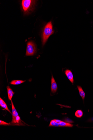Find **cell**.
<instances>
[{
  "label": "cell",
  "mask_w": 93,
  "mask_h": 140,
  "mask_svg": "<svg viewBox=\"0 0 93 140\" xmlns=\"http://www.w3.org/2000/svg\"><path fill=\"white\" fill-rule=\"evenodd\" d=\"M36 1L33 0H23L22 5L24 14L28 15L32 12L35 9Z\"/></svg>",
  "instance_id": "7a4b0ae2"
},
{
  "label": "cell",
  "mask_w": 93,
  "mask_h": 140,
  "mask_svg": "<svg viewBox=\"0 0 93 140\" xmlns=\"http://www.w3.org/2000/svg\"><path fill=\"white\" fill-rule=\"evenodd\" d=\"M7 92H8V99L10 101H12V98L13 96L15 93L12 90L9 86L7 87Z\"/></svg>",
  "instance_id": "52a82bcc"
},
{
  "label": "cell",
  "mask_w": 93,
  "mask_h": 140,
  "mask_svg": "<svg viewBox=\"0 0 93 140\" xmlns=\"http://www.w3.org/2000/svg\"><path fill=\"white\" fill-rule=\"evenodd\" d=\"M49 126H59L58 123L56 122L54 120H52L50 122Z\"/></svg>",
  "instance_id": "5bb4252c"
},
{
  "label": "cell",
  "mask_w": 93,
  "mask_h": 140,
  "mask_svg": "<svg viewBox=\"0 0 93 140\" xmlns=\"http://www.w3.org/2000/svg\"><path fill=\"white\" fill-rule=\"evenodd\" d=\"M65 74L72 84H73L74 79L73 74L71 71L70 70L66 69L64 71Z\"/></svg>",
  "instance_id": "5b68a950"
},
{
  "label": "cell",
  "mask_w": 93,
  "mask_h": 140,
  "mask_svg": "<svg viewBox=\"0 0 93 140\" xmlns=\"http://www.w3.org/2000/svg\"><path fill=\"white\" fill-rule=\"evenodd\" d=\"M12 107V118H14L18 116V113L17 112L16 110L14 107L13 103L12 101H11Z\"/></svg>",
  "instance_id": "9c48e42d"
},
{
  "label": "cell",
  "mask_w": 93,
  "mask_h": 140,
  "mask_svg": "<svg viewBox=\"0 0 93 140\" xmlns=\"http://www.w3.org/2000/svg\"><path fill=\"white\" fill-rule=\"evenodd\" d=\"M25 81L21 80H14L11 81L10 84L12 85H19L25 82Z\"/></svg>",
  "instance_id": "7c38bea8"
},
{
  "label": "cell",
  "mask_w": 93,
  "mask_h": 140,
  "mask_svg": "<svg viewBox=\"0 0 93 140\" xmlns=\"http://www.w3.org/2000/svg\"><path fill=\"white\" fill-rule=\"evenodd\" d=\"M78 90L80 95L81 96L83 101L84 100L85 96V94L81 86H77Z\"/></svg>",
  "instance_id": "30bf717a"
},
{
  "label": "cell",
  "mask_w": 93,
  "mask_h": 140,
  "mask_svg": "<svg viewBox=\"0 0 93 140\" xmlns=\"http://www.w3.org/2000/svg\"><path fill=\"white\" fill-rule=\"evenodd\" d=\"M11 123L16 125H22V124L21 121V119L19 116H18L15 118H12V120Z\"/></svg>",
  "instance_id": "8992f818"
},
{
  "label": "cell",
  "mask_w": 93,
  "mask_h": 140,
  "mask_svg": "<svg viewBox=\"0 0 93 140\" xmlns=\"http://www.w3.org/2000/svg\"><path fill=\"white\" fill-rule=\"evenodd\" d=\"M10 123H8L6 122H5L2 121H0V125L8 126L10 125Z\"/></svg>",
  "instance_id": "9a60e30c"
},
{
  "label": "cell",
  "mask_w": 93,
  "mask_h": 140,
  "mask_svg": "<svg viewBox=\"0 0 93 140\" xmlns=\"http://www.w3.org/2000/svg\"><path fill=\"white\" fill-rule=\"evenodd\" d=\"M0 106L6 110L8 111L10 113H12L9 109L6 103L2 99H1V97L0 98Z\"/></svg>",
  "instance_id": "ba28073f"
},
{
  "label": "cell",
  "mask_w": 93,
  "mask_h": 140,
  "mask_svg": "<svg viewBox=\"0 0 93 140\" xmlns=\"http://www.w3.org/2000/svg\"><path fill=\"white\" fill-rule=\"evenodd\" d=\"M37 49L36 45L32 41H30L27 43L26 52V56H33L36 54Z\"/></svg>",
  "instance_id": "3957f363"
},
{
  "label": "cell",
  "mask_w": 93,
  "mask_h": 140,
  "mask_svg": "<svg viewBox=\"0 0 93 140\" xmlns=\"http://www.w3.org/2000/svg\"><path fill=\"white\" fill-rule=\"evenodd\" d=\"M52 22L50 21L46 24L44 28L42 34V43L43 46L45 44L48 39L54 33Z\"/></svg>",
  "instance_id": "6da1fadb"
},
{
  "label": "cell",
  "mask_w": 93,
  "mask_h": 140,
  "mask_svg": "<svg viewBox=\"0 0 93 140\" xmlns=\"http://www.w3.org/2000/svg\"><path fill=\"white\" fill-rule=\"evenodd\" d=\"M83 113L82 111L81 110H78L76 111L75 115L76 117L78 118H81L83 116Z\"/></svg>",
  "instance_id": "4fadbf2b"
},
{
  "label": "cell",
  "mask_w": 93,
  "mask_h": 140,
  "mask_svg": "<svg viewBox=\"0 0 93 140\" xmlns=\"http://www.w3.org/2000/svg\"><path fill=\"white\" fill-rule=\"evenodd\" d=\"M55 120V121L56 122H57V123H59V122H61V121H62L58 120Z\"/></svg>",
  "instance_id": "2e32d148"
},
{
  "label": "cell",
  "mask_w": 93,
  "mask_h": 140,
  "mask_svg": "<svg viewBox=\"0 0 93 140\" xmlns=\"http://www.w3.org/2000/svg\"><path fill=\"white\" fill-rule=\"evenodd\" d=\"M58 123L59 126L60 127H72L73 126V125L71 124L63 122L62 121Z\"/></svg>",
  "instance_id": "8fae6325"
},
{
  "label": "cell",
  "mask_w": 93,
  "mask_h": 140,
  "mask_svg": "<svg viewBox=\"0 0 93 140\" xmlns=\"http://www.w3.org/2000/svg\"><path fill=\"white\" fill-rule=\"evenodd\" d=\"M58 87L57 83L53 76L52 75L51 84V92L52 93H54L57 91Z\"/></svg>",
  "instance_id": "277c9868"
}]
</instances>
